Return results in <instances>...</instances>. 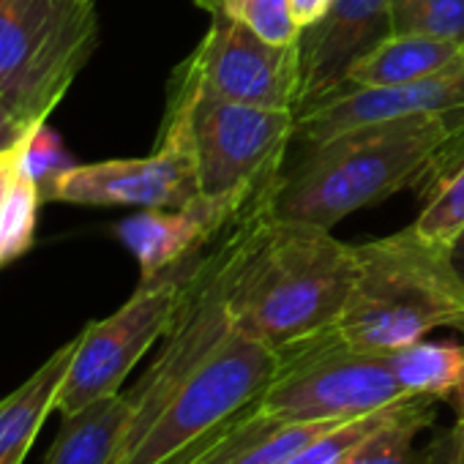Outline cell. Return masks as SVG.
<instances>
[{
  "label": "cell",
  "instance_id": "6da1fadb",
  "mask_svg": "<svg viewBox=\"0 0 464 464\" xmlns=\"http://www.w3.org/2000/svg\"><path fill=\"white\" fill-rule=\"evenodd\" d=\"M464 161V107L358 129L306 148L274 194V216L334 229L396 191H431Z\"/></svg>",
  "mask_w": 464,
  "mask_h": 464
},
{
  "label": "cell",
  "instance_id": "7a4b0ae2",
  "mask_svg": "<svg viewBox=\"0 0 464 464\" xmlns=\"http://www.w3.org/2000/svg\"><path fill=\"white\" fill-rule=\"evenodd\" d=\"M355 276V246L328 227L274 216L238 263L229 312L244 334L287 353L336 328Z\"/></svg>",
  "mask_w": 464,
  "mask_h": 464
},
{
  "label": "cell",
  "instance_id": "3957f363",
  "mask_svg": "<svg viewBox=\"0 0 464 464\" xmlns=\"http://www.w3.org/2000/svg\"><path fill=\"white\" fill-rule=\"evenodd\" d=\"M358 276L331 336L361 353H391L450 328L464 336V287L448 249L410 224L355 246Z\"/></svg>",
  "mask_w": 464,
  "mask_h": 464
},
{
  "label": "cell",
  "instance_id": "277c9868",
  "mask_svg": "<svg viewBox=\"0 0 464 464\" xmlns=\"http://www.w3.org/2000/svg\"><path fill=\"white\" fill-rule=\"evenodd\" d=\"M99 44L93 0H0V104L39 126Z\"/></svg>",
  "mask_w": 464,
  "mask_h": 464
},
{
  "label": "cell",
  "instance_id": "5b68a950",
  "mask_svg": "<svg viewBox=\"0 0 464 464\" xmlns=\"http://www.w3.org/2000/svg\"><path fill=\"white\" fill-rule=\"evenodd\" d=\"M167 118L183 123L199 197L221 199L252 194L285 167L295 140V110H274L202 93L183 77H172Z\"/></svg>",
  "mask_w": 464,
  "mask_h": 464
},
{
  "label": "cell",
  "instance_id": "8992f818",
  "mask_svg": "<svg viewBox=\"0 0 464 464\" xmlns=\"http://www.w3.org/2000/svg\"><path fill=\"white\" fill-rule=\"evenodd\" d=\"M216 238L202 249H197L194 255L164 268L161 274L150 279H140L137 290L118 312H112L104 320L88 323L80 331L55 404L63 418L123 391V382L131 374V369L172 328L180 304L186 298V290L194 282L197 271L202 268Z\"/></svg>",
  "mask_w": 464,
  "mask_h": 464
},
{
  "label": "cell",
  "instance_id": "52a82bcc",
  "mask_svg": "<svg viewBox=\"0 0 464 464\" xmlns=\"http://www.w3.org/2000/svg\"><path fill=\"white\" fill-rule=\"evenodd\" d=\"M279 369L249 415L287 423H344L410 399L385 355L361 353L331 334L279 353Z\"/></svg>",
  "mask_w": 464,
  "mask_h": 464
},
{
  "label": "cell",
  "instance_id": "ba28073f",
  "mask_svg": "<svg viewBox=\"0 0 464 464\" xmlns=\"http://www.w3.org/2000/svg\"><path fill=\"white\" fill-rule=\"evenodd\" d=\"M282 355L232 328L183 380L153 426L121 453L118 464H164L246 410L279 369Z\"/></svg>",
  "mask_w": 464,
  "mask_h": 464
},
{
  "label": "cell",
  "instance_id": "9c48e42d",
  "mask_svg": "<svg viewBox=\"0 0 464 464\" xmlns=\"http://www.w3.org/2000/svg\"><path fill=\"white\" fill-rule=\"evenodd\" d=\"M202 93L274 110H298L301 42L271 44L252 28L210 14V28L175 72Z\"/></svg>",
  "mask_w": 464,
  "mask_h": 464
},
{
  "label": "cell",
  "instance_id": "30bf717a",
  "mask_svg": "<svg viewBox=\"0 0 464 464\" xmlns=\"http://www.w3.org/2000/svg\"><path fill=\"white\" fill-rule=\"evenodd\" d=\"M199 197L191 145L180 121L161 123L150 156L74 164L63 172L47 199L91 208H183Z\"/></svg>",
  "mask_w": 464,
  "mask_h": 464
},
{
  "label": "cell",
  "instance_id": "8fae6325",
  "mask_svg": "<svg viewBox=\"0 0 464 464\" xmlns=\"http://www.w3.org/2000/svg\"><path fill=\"white\" fill-rule=\"evenodd\" d=\"M464 107V61L442 74L396 88H336L295 112V140L306 148L342 134Z\"/></svg>",
  "mask_w": 464,
  "mask_h": 464
},
{
  "label": "cell",
  "instance_id": "7c38bea8",
  "mask_svg": "<svg viewBox=\"0 0 464 464\" xmlns=\"http://www.w3.org/2000/svg\"><path fill=\"white\" fill-rule=\"evenodd\" d=\"M266 186L252 194L221 199L197 197L183 208H145L118 224V238L137 257L140 279H150L210 244Z\"/></svg>",
  "mask_w": 464,
  "mask_h": 464
},
{
  "label": "cell",
  "instance_id": "4fadbf2b",
  "mask_svg": "<svg viewBox=\"0 0 464 464\" xmlns=\"http://www.w3.org/2000/svg\"><path fill=\"white\" fill-rule=\"evenodd\" d=\"M391 9L393 0H334L331 12L314 28L304 31L298 110L334 93L350 66L391 36Z\"/></svg>",
  "mask_w": 464,
  "mask_h": 464
},
{
  "label": "cell",
  "instance_id": "5bb4252c",
  "mask_svg": "<svg viewBox=\"0 0 464 464\" xmlns=\"http://www.w3.org/2000/svg\"><path fill=\"white\" fill-rule=\"evenodd\" d=\"M464 61V44L418 34H391L363 53L339 88H396L450 72Z\"/></svg>",
  "mask_w": 464,
  "mask_h": 464
},
{
  "label": "cell",
  "instance_id": "9a60e30c",
  "mask_svg": "<svg viewBox=\"0 0 464 464\" xmlns=\"http://www.w3.org/2000/svg\"><path fill=\"white\" fill-rule=\"evenodd\" d=\"M334 426L339 423L266 420L241 410L216 431L197 464H285Z\"/></svg>",
  "mask_w": 464,
  "mask_h": 464
},
{
  "label": "cell",
  "instance_id": "2e32d148",
  "mask_svg": "<svg viewBox=\"0 0 464 464\" xmlns=\"http://www.w3.org/2000/svg\"><path fill=\"white\" fill-rule=\"evenodd\" d=\"M77 336L55 350L23 385L0 399V464H23L44 420L58 410V391L69 372Z\"/></svg>",
  "mask_w": 464,
  "mask_h": 464
},
{
  "label": "cell",
  "instance_id": "e0dca14e",
  "mask_svg": "<svg viewBox=\"0 0 464 464\" xmlns=\"http://www.w3.org/2000/svg\"><path fill=\"white\" fill-rule=\"evenodd\" d=\"M131 423L126 391L66 415L44 464H118Z\"/></svg>",
  "mask_w": 464,
  "mask_h": 464
},
{
  "label": "cell",
  "instance_id": "ac0fdd59",
  "mask_svg": "<svg viewBox=\"0 0 464 464\" xmlns=\"http://www.w3.org/2000/svg\"><path fill=\"white\" fill-rule=\"evenodd\" d=\"M385 361L407 396L450 401L464 382V342H415L385 353Z\"/></svg>",
  "mask_w": 464,
  "mask_h": 464
},
{
  "label": "cell",
  "instance_id": "d6986e66",
  "mask_svg": "<svg viewBox=\"0 0 464 464\" xmlns=\"http://www.w3.org/2000/svg\"><path fill=\"white\" fill-rule=\"evenodd\" d=\"M437 418V399L410 396L369 431L339 464H420L423 450H415V437Z\"/></svg>",
  "mask_w": 464,
  "mask_h": 464
},
{
  "label": "cell",
  "instance_id": "ffe728a7",
  "mask_svg": "<svg viewBox=\"0 0 464 464\" xmlns=\"http://www.w3.org/2000/svg\"><path fill=\"white\" fill-rule=\"evenodd\" d=\"M208 14H224L271 44H295L304 31L290 14V0H194Z\"/></svg>",
  "mask_w": 464,
  "mask_h": 464
},
{
  "label": "cell",
  "instance_id": "44dd1931",
  "mask_svg": "<svg viewBox=\"0 0 464 464\" xmlns=\"http://www.w3.org/2000/svg\"><path fill=\"white\" fill-rule=\"evenodd\" d=\"M412 227L418 229V236L437 246L448 249L453 244V238L464 229V161L426 194V205Z\"/></svg>",
  "mask_w": 464,
  "mask_h": 464
},
{
  "label": "cell",
  "instance_id": "7402d4cb",
  "mask_svg": "<svg viewBox=\"0 0 464 464\" xmlns=\"http://www.w3.org/2000/svg\"><path fill=\"white\" fill-rule=\"evenodd\" d=\"M391 34H418L464 44V0H393Z\"/></svg>",
  "mask_w": 464,
  "mask_h": 464
},
{
  "label": "cell",
  "instance_id": "603a6c76",
  "mask_svg": "<svg viewBox=\"0 0 464 464\" xmlns=\"http://www.w3.org/2000/svg\"><path fill=\"white\" fill-rule=\"evenodd\" d=\"M74 167L72 153L66 150L61 134L55 129L44 123H39L23 142V172L39 186L44 202H47V191L53 188V183L69 172Z\"/></svg>",
  "mask_w": 464,
  "mask_h": 464
},
{
  "label": "cell",
  "instance_id": "cb8c5ba5",
  "mask_svg": "<svg viewBox=\"0 0 464 464\" xmlns=\"http://www.w3.org/2000/svg\"><path fill=\"white\" fill-rule=\"evenodd\" d=\"M23 142L17 148L6 150V153H0V266H6L9 260H14L12 246H9L6 221H9L12 194H14V186H17L20 172H23Z\"/></svg>",
  "mask_w": 464,
  "mask_h": 464
},
{
  "label": "cell",
  "instance_id": "d4e9b609",
  "mask_svg": "<svg viewBox=\"0 0 464 464\" xmlns=\"http://www.w3.org/2000/svg\"><path fill=\"white\" fill-rule=\"evenodd\" d=\"M334 6V0H290V14L301 31L314 28Z\"/></svg>",
  "mask_w": 464,
  "mask_h": 464
},
{
  "label": "cell",
  "instance_id": "484cf974",
  "mask_svg": "<svg viewBox=\"0 0 464 464\" xmlns=\"http://www.w3.org/2000/svg\"><path fill=\"white\" fill-rule=\"evenodd\" d=\"M36 126L23 123L17 115H12L4 104H0V153H6L12 148H17Z\"/></svg>",
  "mask_w": 464,
  "mask_h": 464
},
{
  "label": "cell",
  "instance_id": "4316f807",
  "mask_svg": "<svg viewBox=\"0 0 464 464\" xmlns=\"http://www.w3.org/2000/svg\"><path fill=\"white\" fill-rule=\"evenodd\" d=\"M420 464H453V437H450V429L431 437V442L423 448Z\"/></svg>",
  "mask_w": 464,
  "mask_h": 464
},
{
  "label": "cell",
  "instance_id": "83f0119b",
  "mask_svg": "<svg viewBox=\"0 0 464 464\" xmlns=\"http://www.w3.org/2000/svg\"><path fill=\"white\" fill-rule=\"evenodd\" d=\"M450 404H453V412H456V423L450 429V437H453V464H464V382L450 396Z\"/></svg>",
  "mask_w": 464,
  "mask_h": 464
},
{
  "label": "cell",
  "instance_id": "f1b7e54d",
  "mask_svg": "<svg viewBox=\"0 0 464 464\" xmlns=\"http://www.w3.org/2000/svg\"><path fill=\"white\" fill-rule=\"evenodd\" d=\"M218 429H221V426H218ZM218 429H213V431H210L208 437H202L199 442H194V445H188L186 450H180V453H175V456H172V459H167L164 464H197V459H199V453H202V450L208 448V442H210V440L216 437V431H218Z\"/></svg>",
  "mask_w": 464,
  "mask_h": 464
},
{
  "label": "cell",
  "instance_id": "f546056e",
  "mask_svg": "<svg viewBox=\"0 0 464 464\" xmlns=\"http://www.w3.org/2000/svg\"><path fill=\"white\" fill-rule=\"evenodd\" d=\"M448 260H450V266H453V271H456V276H459V282L464 287V229L459 232V236L453 238V244L448 246Z\"/></svg>",
  "mask_w": 464,
  "mask_h": 464
}]
</instances>
